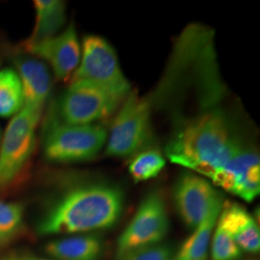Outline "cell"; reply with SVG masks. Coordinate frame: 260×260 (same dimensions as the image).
Wrapping results in <instances>:
<instances>
[{
  "mask_svg": "<svg viewBox=\"0 0 260 260\" xmlns=\"http://www.w3.org/2000/svg\"><path fill=\"white\" fill-rule=\"evenodd\" d=\"M247 147L225 115L214 110L181 124L166 153L173 163L211 179Z\"/></svg>",
  "mask_w": 260,
  "mask_h": 260,
  "instance_id": "7a4b0ae2",
  "label": "cell"
},
{
  "mask_svg": "<svg viewBox=\"0 0 260 260\" xmlns=\"http://www.w3.org/2000/svg\"><path fill=\"white\" fill-rule=\"evenodd\" d=\"M12 60L22 87L23 107L43 111L52 90V79L47 66L37 58L28 56H14Z\"/></svg>",
  "mask_w": 260,
  "mask_h": 260,
  "instance_id": "7c38bea8",
  "label": "cell"
},
{
  "mask_svg": "<svg viewBox=\"0 0 260 260\" xmlns=\"http://www.w3.org/2000/svg\"><path fill=\"white\" fill-rule=\"evenodd\" d=\"M9 260H23V259H18V258H13V259H9Z\"/></svg>",
  "mask_w": 260,
  "mask_h": 260,
  "instance_id": "cb8c5ba5",
  "label": "cell"
},
{
  "mask_svg": "<svg viewBox=\"0 0 260 260\" xmlns=\"http://www.w3.org/2000/svg\"><path fill=\"white\" fill-rule=\"evenodd\" d=\"M23 223V206L0 200V247L12 241Z\"/></svg>",
  "mask_w": 260,
  "mask_h": 260,
  "instance_id": "ac0fdd59",
  "label": "cell"
},
{
  "mask_svg": "<svg viewBox=\"0 0 260 260\" xmlns=\"http://www.w3.org/2000/svg\"><path fill=\"white\" fill-rule=\"evenodd\" d=\"M107 141V132L101 124L70 125L54 117L47 121L43 152L47 161L73 163L92 160Z\"/></svg>",
  "mask_w": 260,
  "mask_h": 260,
  "instance_id": "3957f363",
  "label": "cell"
},
{
  "mask_svg": "<svg viewBox=\"0 0 260 260\" xmlns=\"http://www.w3.org/2000/svg\"><path fill=\"white\" fill-rule=\"evenodd\" d=\"M242 251L257 253L260 250V231L258 224L252 219L233 236Z\"/></svg>",
  "mask_w": 260,
  "mask_h": 260,
  "instance_id": "ffe728a7",
  "label": "cell"
},
{
  "mask_svg": "<svg viewBox=\"0 0 260 260\" xmlns=\"http://www.w3.org/2000/svg\"><path fill=\"white\" fill-rule=\"evenodd\" d=\"M149 101L130 92L112 124L105 149L106 155L127 157L135 154L149 140Z\"/></svg>",
  "mask_w": 260,
  "mask_h": 260,
  "instance_id": "ba28073f",
  "label": "cell"
},
{
  "mask_svg": "<svg viewBox=\"0 0 260 260\" xmlns=\"http://www.w3.org/2000/svg\"><path fill=\"white\" fill-rule=\"evenodd\" d=\"M22 48L25 53L46 60L51 66L56 78L66 80L77 68L81 57V47L74 23L65 31L42 41H24Z\"/></svg>",
  "mask_w": 260,
  "mask_h": 260,
  "instance_id": "30bf717a",
  "label": "cell"
},
{
  "mask_svg": "<svg viewBox=\"0 0 260 260\" xmlns=\"http://www.w3.org/2000/svg\"><path fill=\"white\" fill-rule=\"evenodd\" d=\"M223 200L217 202L206 215L205 220L192 235L181 245L173 260H207L211 234L221 212Z\"/></svg>",
  "mask_w": 260,
  "mask_h": 260,
  "instance_id": "5bb4252c",
  "label": "cell"
},
{
  "mask_svg": "<svg viewBox=\"0 0 260 260\" xmlns=\"http://www.w3.org/2000/svg\"><path fill=\"white\" fill-rule=\"evenodd\" d=\"M175 253L172 245L159 243L134 251L121 260H173Z\"/></svg>",
  "mask_w": 260,
  "mask_h": 260,
  "instance_id": "44dd1931",
  "label": "cell"
},
{
  "mask_svg": "<svg viewBox=\"0 0 260 260\" xmlns=\"http://www.w3.org/2000/svg\"><path fill=\"white\" fill-rule=\"evenodd\" d=\"M124 192L110 181L93 180L67 188L47 205L38 223L42 236L111 229L124 208Z\"/></svg>",
  "mask_w": 260,
  "mask_h": 260,
  "instance_id": "6da1fadb",
  "label": "cell"
},
{
  "mask_svg": "<svg viewBox=\"0 0 260 260\" xmlns=\"http://www.w3.org/2000/svg\"><path fill=\"white\" fill-rule=\"evenodd\" d=\"M36 21L27 41L37 42L55 36L66 21V3L60 0H35Z\"/></svg>",
  "mask_w": 260,
  "mask_h": 260,
  "instance_id": "9a60e30c",
  "label": "cell"
},
{
  "mask_svg": "<svg viewBox=\"0 0 260 260\" xmlns=\"http://www.w3.org/2000/svg\"><path fill=\"white\" fill-rule=\"evenodd\" d=\"M104 244L96 234H81L49 242L46 252L58 260H101Z\"/></svg>",
  "mask_w": 260,
  "mask_h": 260,
  "instance_id": "4fadbf2b",
  "label": "cell"
},
{
  "mask_svg": "<svg viewBox=\"0 0 260 260\" xmlns=\"http://www.w3.org/2000/svg\"><path fill=\"white\" fill-rule=\"evenodd\" d=\"M0 144H1V129H0Z\"/></svg>",
  "mask_w": 260,
  "mask_h": 260,
  "instance_id": "603a6c76",
  "label": "cell"
},
{
  "mask_svg": "<svg viewBox=\"0 0 260 260\" xmlns=\"http://www.w3.org/2000/svg\"><path fill=\"white\" fill-rule=\"evenodd\" d=\"M173 198L182 222L192 231L205 220L212 206L223 200L210 182L193 172H185L177 178Z\"/></svg>",
  "mask_w": 260,
  "mask_h": 260,
  "instance_id": "9c48e42d",
  "label": "cell"
},
{
  "mask_svg": "<svg viewBox=\"0 0 260 260\" xmlns=\"http://www.w3.org/2000/svg\"><path fill=\"white\" fill-rule=\"evenodd\" d=\"M242 252L233 236L216 226L211 244L212 260H238L242 257Z\"/></svg>",
  "mask_w": 260,
  "mask_h": 260,
  "instance_id": "d6986e66",
  "label": "cell"
},
{
  "mask_svg": "<svg viewBox=\"0 0 260 260\" xmlns=\"http://www.w3.org/2000/svg\"><path fill=\"white\" fill-rule=\"evenodd\" d=\"M23 260H47V259H43V258H37V257H29V258H26V259Z\"/></svg>",
  "mask_w": 260,
  "mask_h": 260,
  "instance_id": "7402d4cb",
  "label": "cell"
},
{
  "mask_svg": "<svg viewBox=\"0 0 260 260\" xmlns=\"http://www.w3.org/2000/svg\"><path fill=\"white\" fill-rule=\"evenodd\" d=\"M23 105L22 87L17 72L12 69L0 71V117L15 116Z\"/></svg>",
  "mask_w": 260,
  "mask_h": 260,
  "instance_id": "2e32d148",
  "label": "cell"
},
{
  "mask_svg": "<svg viewBox=\"0 0 260 260\" xmlns=\"http://www.w3.org/2000/svg\"><path fill=\"white\" fill-rule=\"evenodd\" d=\"M79 67L71 82H87L124 101L131 92L130 83L119 64L115 49L103 38L88 35L82 41Z\"/></svg>",
  "mask_w": 260,
  "mask_h": 260,
  "instance_id": "277c9868",
  "label": "cell"
},
{
  "mask_svg": "<svg viewBox=\"0 0 260 260\" xmlns=\"http://www.w3.org/2000/svg\"><path fill=\"white\" fill-rule=\"evenodd\" d=\"M170 230V220L164 198L152 191L139 206L136 214L122 232L116 248V260L141 249L162 243Z\"/></svg>",
  "mask_w": 260,
  "mask_h": 260,
  "instance_id": "8992f818",
  "label": "cell"
},
{
  "mask_svg": "<svg viewBox=\"0 0 260 260\" xmlns=\"http://www.w3.org/2000/svg\"><path fill=\"white\" fill-rule=\"evenodd\" d=\"M120 99L87 82H71L56 106L57 121L70 125L94 124L111 116Z\"/></svg>",
  "mask_w": 260,
  "mask_h": 260,
  "instance_id": "52a82bcc",
  "label": "cell"
},
{
  "mask_svg": "<svg viewBox=\"0 0 260 260\" xmlns=\"http://www.w3.org/2000/svg\"><path fill=\"white\" fill-rule=\"evenodd\" d=\"M165 164V158L158 150H146L131 160L128 172L135 182H142L157 177Z\"/></svg>",
  "mask_w": 260,
  "mask_h": 260,
  "instance_id": "e0dca14e",
  "label": "cell"
},
{
  "mask_svg": "<svg viewBox=\"0 0 260 260\" xmlns=\"http://www.w3.org/2000/svg\"><path fill=\"white\" fill-rule=\"evenodd\" d=\"M211 181L214 185L251 203L260 192V160L257 152L248 146L216 174Z\"/></svg>",
  "mask_w": 260,
  "mask_h": 260,
  "instance_id": "8fae6325",
  "label": "cell"
},
{
  "mask_svg": "<svg viewBox=\"0 0 260 260\" xmlns=\"http://www.w3.org/2000/svg\"><path fill=\"white\" fill-rule=\"evenodd\" d=\"M42 112L23 107L10 121L0 144V191L22 174L36 148V128Z\"/></svg>",
  "mask_w": 260,
  "mask_h": 260,
  "instance_id": "5b68a950",
  "label": "cell"
}]
</instances>
